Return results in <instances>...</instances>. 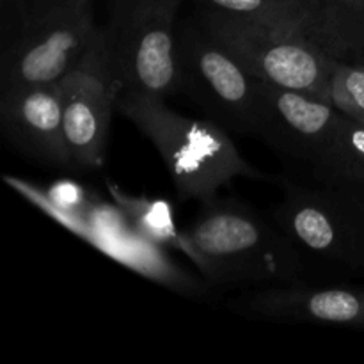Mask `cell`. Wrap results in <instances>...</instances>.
<instances>
[{
  "label": "cell",
  "mask_w": 364,
  "mask_h": 364,
  "mask_svg": "<svg viewBox=\"0 0 364 364\" xmlns=\"http://www.w3.org/2000/svg\"><path fill=\"white\" fill-rule=\"evenodd\" d=\"M201 205L185 235L194 265L208 283L256 288L297 283L302 252L276 223L235 199L213 198Z\"/></svg>",
  "instance_id": "obj_1"
},
{
  "label": "cell",
  "mask_w": 364,
  "mask_h": 364,
  "mask_svg": "<svg viewBox=\"0 0 364 364\" xmlns=\"http://www.w3.org/2000/svg\"><path fill=\"white\" fill-rule=\"evenodd\" d=\"M116 110L153 142L180 203L210 201L237 178L265 180V174L242 156L226 128L208 117L181 116L164 98L135 92H119Z\"/></svg>",
  "instance_id": "obj_2"
},
{
  "label": "cell",
  "mask_w": 364,
  "mask_h": 364,
  "mask_svg": "<svg viewBox=\"0 0 364 364\" xmlns=\"http://www.w3.org/2000/svg\"><path fill=\"white\" fill-rule=\"evenodd\" d=\"M183 0H109L105 32L121 92L164 98L180 92L176 14Z\"/></svg>",
  "instance_id": "obj_3"
},
{
  "label": "cell",
  "mask_w": 364,
  "mask_h": 364,
  "mask_svg": "<svg viewBox=\"0 0 364 364\" xmlns=\"http://www.w3.org/2000/svg\"><path fill=\"white\" fill-rule=\"evenodd\" d=\"M198 21L252 78L309 92L329 102V73L334 55L313 39L206 7H198Z\"/></svg>",
  "instance_id": "obj_4"
},
{
  "label": "cell",
  "mask_w": 364,
  "mask_h": 364,
  "mask_svg": "<svg viewBox=\"0 0 364 364\" xmlns=\"http://www.w3.org/2000/svg\"><path fill=\"white\" fill-rule=\"evenodd\" d=\"M98 31L92 0H28L20 31L2 50L0 91L59 82Z\"/></svg>",
  "instance_id": "obj_5"
},
{
  "label": "cell",
  "mask_w": 364,
  "mask_h": 364,
  "mask_svg": "<svg viewBox=\"0 0 364 364\" xmlns=\"http://www.w3.org/2000/svg\"><path fill=\"white\" fill-rule=\"evenodd\" d=\"M176 64L180 92L194 100L208 119L231 132L255 135L256 78L203 28L198 18L178 23Z\"/></svg>",
  "instance_id": "obj_6"
},
{
  "label": "cell",
  "mask_w": 364,
  "mask_h": 364,
  "mask_svg": "<svg viewBox=\"0 0 364 364\" xmlns=\"http://www.w3.org/2000/svg\"><path fill=\"white\" fill-rule=\"evenodd\" d=\"M272 219L301 252L348 267L364 263V199L355 187L288 185Z\"/></svg>",
  "instance_id": "obj_7"
},
{
  "label": "cell",
  "mask_w": 364,
  "mask_h": 364,
  "mask_svg": "<svg viewBox=\"0 0 364 364\" xmlns=\"http://www.w3.org/2000/svg\"><path fill=\"white\" fill-rule=\"evenodd\" d=\"M63 91L64 135L71 171L89 173L100 169L105 164L110 119L121 92L103 28L63 78Z\"/></svg>",
  "instance_id": "obj_8"
},
{
  "label": "cell",
  "mask_w": 364,
  "mask_h": 364,
  "mask_svg": "<svg viewBox=\"0 0 364 364\" xmlns=\"http://www.w3.org/2000/svg\"><path fill=\"white\" fill-rule=\"evenodd\" d=\"M256 85V137L279 155L313 166L333 141L343 114L309 92L263 80Z\"/></svg>",
  "instance_id": "obj_9"
},
{
  "label": "cell",
  "mask_w": 364,
  "mask_h": 364,
  "mask_svg": "<svg viewBox=\"0 0 364 364\" xmlns=\"http://www.w3.org/2000/svg\"><path fill=\"white\" fill-rule=\"evenodd\" d=\"M0 124L7 141L39 164L71 171L59 82L0 91Z\"/></svg>",
  "instance_id": "obj_10"
},
{
  "label": "cell",
  "mask_w": 364,
  "mask_h": 364,
  "mask_svg": "<svg viewBox=\"0 0 364 364\" xmlns=\"http://www.w3.org/2000/svg\"><path fill=\"white\" fill-rule=\"evenodd\" d=\"M251 315L270 322L364 327L363 288H306L297 284L259 288L237 301Z\"/></svg>",
  "instance_id": "obj_11"
},
{
  "label": "cell",
  "mask_w": 364,
  "mask_h": 364,
  "mask_svg": "<svg viewBox=\"0 0 364 364\" xmlns=\"http://www.w3.org/2000/svg\"><path fill=\"white\" fill-rule=\"evenodd\" d=\"M194 2L198 4V7L299 32L313 39L331 55L340 59L355 57L338 28L308 0H194Z\"/></svg>",
  "instance_id": "obj_12"
},
{
  "label": "cell",
  "mask_w": 364,
  "mask_h": 364,
  "mask_svg": "<svg viewBox=\"0 0 364 364\" xmlns=\"http://www.w3.org/2000/svg\"><path fill=\"white\" fill-rule=\"evenodd\" d=\"M313 178L326 187H364V123L343 116L333 141L311 166Z\"/></svg>",
  "instance_id": "obj_13"
},
{
  "label": "cell",
  "mask_w": 364,
  "mask_h": 364,
  "mask_svg": "<svg viewBox=\"0 0 364 364\" xmlns=\"http://www.w3.org/2000/svg\"><path fill=\"white\" fill-rule=\"evenodd\" d=\"M109 192L112 194L114 201L117 203L121 212L127 217V223L137 231L146 240L155 242L164 247L176 249L183 252L192 263H194V251L187 240L185 231L181 233L174 223L173 206L164 199H148L130 196L121 191L119 187L107 183Z\"/></svg>",
  "instance_id": "obj_14"
},
{
  "label": "cell",
  "mask_w": 364,
  "mask_h": 364,
  "mask_svg": "<svg viewBox=\"0 0 364 364\" xmlns=\"http://www.w3.org/2000/svg\"><path fill=\"white\" fill-rule=\"evenodd\" d=\"M329 103L343 116L364 123V57H334L329 73Z\"/></svg>",
  "instance_id": "obj_15"
},
{
  "label": "cell",
  "mask_w": 364,
  "mask_h": 364,
  "mask_svg": "<svg viewBox=\"0 0 364 364\" xmlns=\"http://www.w3.org/2000/svg\"><path fill=\"white\" fill-rule=\"evenodd\" d=\"M338 28L355 57L364 55V36L352 0H308Z\"/></svg>",
  "instance_id": "obj_16"
},
{
  "label": "cell",
  "mask_w": 364,
  "mask_h": 364,
  "mask_svg": "<svg viewBox=\"0 0 364 364\" xmlns=\"http://www.w3.org/2000/svg\"><path fill=\"white\" fill-rule=\"evenodd\" d=\"M28 0H0V27H2V50L14 39L23 21Z\"/></svg>",
  "instance_id": "obj_17"
},
{
  "label": "cell",
  "mask_w": 364,
  "mask_h": 364,
  "mask_svg": "<svg viewBox=\"0 0 364 364\" xmlns=\"http://www.w3.org/2000/svg\"><path fill=\"white\" fill-rule=\"evenodd\" d=\"M48 201L52 208L60 210V212H78L84 210L85 196L78 185L70 183V181H60L52 187L48 194Z\"/></svg>",
  "instance_id": "obj_18"
},
{
  "label": "cell",
  "mask_w": 364,
  "mask_h": 364,
  "mask_svg": "<svg viewBox=\"0 0 364 364\" xmlns=\"http://www.w3.org/2000/svg\"><path fill=\"white\" fill-rule=\"evenodd\" d=\"M354 2V9L359 16V23H361L363 36H364V0H352Z\"/></svg>",
  "instance_id": "obj_19"
},
{
  "label": "cell",
  "mask_w": 364,
  "mask_h": 364,
  "mask_svg": "<svg viewBox=\"0 0 364 364\" xmlns=\"http://www.w3.org/2000/svg\"><path fill=\"white\" fill-rule=\"evenodd\" d=\"M355 188H358L359 194H361V196H363V199H364V187H355Z\"/></svg>",
  "instance_id": "obj_20"
}]
</instances>
